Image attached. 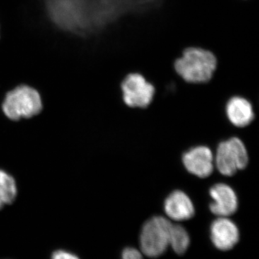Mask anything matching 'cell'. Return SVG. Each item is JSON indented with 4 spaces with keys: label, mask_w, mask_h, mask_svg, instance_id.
Masks as SVG:
<instances>
[{
    "label": "cell",
    "mask_w": 259,
    "mask_h": 259,
    "mask_svg": "<svg viewBox=\"0 0 259 259\" xmlns=\"http://www.w3.org/2000/svg\"><path fill=\"white\" fill-rule=\"evenodd\" d=\"M217 67V59L211 51L199 47H189L175 60L177 74L192 84L209 82Z\"/></svg>",
    "instance_id": "1"
},
{
    "label": "cell",
    "mask_w": 259,
    "mask_h": 259,
    "mask_svg": "<svg viewBox=\"0 0 259 259\" xmlns=\"http://www.w3.org/2000/svg\"><path fill=\"white\" fill-rule=\"evenodd\" d=\"M2 109L6 117L11 120L31 118L41 112V95L30 85H17L5 93Z\"/></svg>",
    "instance_id": "2"
},
{
    "label": "cell",
    "mask_w": 259,
    "mask_h": 259,
    "mask_svg": "<svg viewBox=\"0 0 259 259\" xmlns=\"http://www.w3.org/2000/svg\"><path fill=\"white\" fill-rule=\"evenodd\" d=\"M172 223L162 216H154L145 223L140 234L141 253L149 258H157L169 246Z\"/></svg>",
    "instance_id": "3"
},
{
    "label": "cell",
    "mask_w": 259,
    "mask_h": 259,
    "mask_svg": "<svg viewBox=\"0 0 259 259\" xmlns=\"http://www.w3.org/2000/svg\"><path fill=\"white\" fill-rule=\"evenodd\" d=\"M248 153L243 141L233 137L218 145L214 156V166L226 177H232L248 166Z\"/></svg>",
    "instance_id": "4"
},
{
    "label": "cell",
    "mask_w": 259,
    "mask_h": 259,
    "mask_svg": "<svg viewBox=\"0 0 259 259\" xmlns=\"http://www.w3.org/2000/svg\"><path fill=\"white\" fill-rule=\"evenodd\" d=\"M124 103L132 108H146L151 105L156 95V89L140 73H129L120 84Z\"/></svg>",
    "instance_id": "5"
},
{
    "label": "cell",
    "mask_w": 259,
    "mask_h": 259,
    "mask_svg": "<svg viewBox=\"0 0 259 259\" xmlns=\"http://www.w3.org/2000/svg\"><path fill=\"white\" fill-rule=\"evenodd\" d=\"M182 163L189 173L199 178H207L214 171V155L207 146L191 148L184 153Z\"/></svg>",
    "instance_id": "6"
},
{
    "label": "cell",
    "mask_w": 259,
    "mask_h": 259,
    "mask_svg": "<svg viewBox=\"0 0 259 259\" xmlns=\"http://www.w3.org/2000/svg\"><path fill=\"white\" fill-rule=\"evenodd\" d=\"M212 199L209 204L211 212L218 217L228 218L236 213L238 207V199L234 190L226 184L213 185L209 192Z\"/></svg>",
    "instance_id": "7"
},
{
    "label": "cell",
    "mask_w": 259,
    "mask_h": 259,
    "mask_svg": "<svg viewBox=\"0 0 259 259\" xmlns=\"http://www.w3.org/2000/svg\"><path fill=\"white\" fill-rule=\"evenodd\" d=\"M210 238L215 248L226 251L234 248L239 241V230L229 218L218 217L211 224Z\"/></svg>",
    "instance_id": "8"
},
{
    "label": "cell",
    "mask_w": 259,
    "mask_h": 259,
    "mask_svg": "<svg viewBox=\"0 0 259 259\" xmlns=\"http://www.w3.org/2000/svg\"><path fill=\"white\" fill-rule=\"evenodd\" d=\"M163 209L168 218L178 222L188 221L195 214V208L190 197L181 190L174 191L166 197Z\"/></svg>",
    "instance_id": "9"
},
{
    "label": "cell",
    "mask_w": 259,
    "mask_h": 259,
    "mask_svg": "<svg viewBox=\"0 0 259 259\" xmlns=\"http://www.w3.org/2000/svg\"><path fill=\"white\" fill-rule=\"evenodd\" d=\"M227 117L233 125L245 127L254 120V112L248 99L241 96L232 97L226 106Z\"/></svg>",
    "instance_id": "10"
},
{
    "label": "cell",
    "mask_w": 259,
    "mask_h": 259,
    "mask_svg": "<svg viewBox=\"0 0 259 259\" xmlns=\"http://www.w3.org/2000/svg\"><path fill=\"white\" fill-rule=\"evenodd\" d=\"M18 194L16 182L11 175L0 169V209L14 202Z\"/></svg>",
    "instance_id": "11"
},
{
    "label": "cell",
    "mask_w": 259,
    "mask_h": 259,
    "mask_svg": "<svg viewBox=\"0 0 259 259\" xmlns=\"http://www.w3.org/2000/svg\"><path fill=\"white\" fill-rule=\"evenodd\" d=\"M190 244V237L188 232L183 226L172 224L169 235V245L175 253L184 254Z\"/></svg>",
    "instance_id": "12"
},
{
    "label": "cell",
    "mask_w": 259,
    "mask_h": 259,
    "mask_svg": "<svg viewBox=\"0 0 259 259\" xmlns=\"http://www.w3.org/2000/svg\"><path fill=\"white\" fill-rule=\"evenodd\" d=\"M52 259H79V258L68 252L59 250L53 254Z\"/></svg>",
    "instance_id": "13"
}]
</instances>
